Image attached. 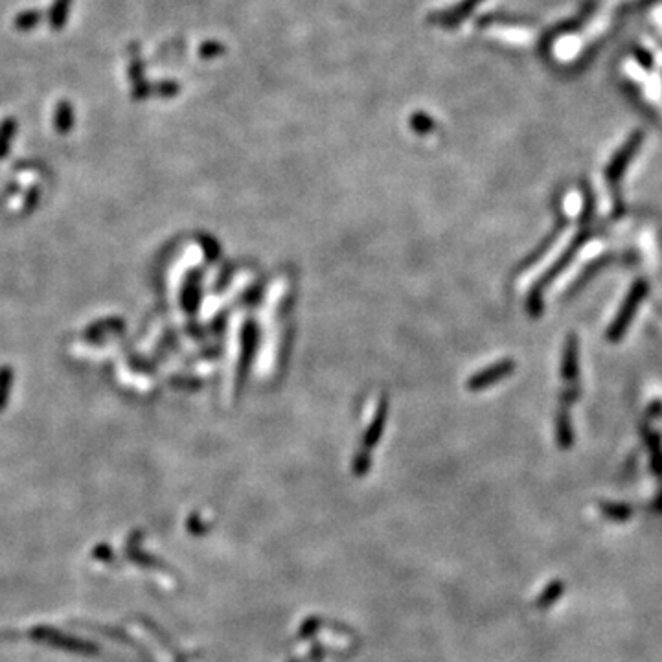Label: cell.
Here are the masks:
<instances>
[{
  "label": "cell",
  "mask_w": 662,
  "mask_h": 662,
  "mask_svg": "<svg viewBox=\"0 0 662 662\" xmlns=\"http://www.w3.org/2000/svg\"><path fill=\"white\" fill-rule=\"evenodd\" d=\"M155 90H157L158 94H162V96H173L179 92V85L173 83V81H162V83L157 85V89Z\"/></svg>",
  "instance_id": "8"
},
{
  "label": "cell",
  "mask_w": 662,
  "mask_h": 662,
  "mask_svg": "<svg viewBox=\"0 0 662 662\" xmlns=\"http://www.w3.org/2000/svg\"><path fill=\"white\" fill-rule=\"evenodd\" d=\"M131 52V59H129V79L133 81V96L136 100H144L149 92H151V87L144 78V63L140 59V54H138V45L133 43L129 46Z\"/></svg>",
  "instance_id": "3"
},
{
  "label": "cell",
  "mask_w": 662,
  "mask_h": 662,
  "mask_svg": "<svg viewBox=\"0 0 662 662\" xmlns=\"http://www.w3.org/2000/svg\"><path fill=\"white\" fill-rule=\"evenodd\" d=\"M640 144H642V133L637 131V133L623 144L622 149L612 157L611 164H609L606 169V180L607 184H609V190H611L615 215H622L623 212L622 199H620V180H622V175L623 171H626V168H628L631 157H634V153L639 151Z\"/></svg>",
  "instance_id": "1"
},
{
  "label": "cell",
  "mask_w": 662,
  "mask_h": 662,
  "mask_svg": "<svg viewBox=\"0 0 662 662\" xmlns=\"http://www.w3.org/2000/svg\"><path fill=\"white\" fill-rule=\"evenodd\" d=\"M645 292H648V284H645V280L634 281V286L631 287L628 298L623 300L622 309L618 311V314L615 317V320H612L611 328L607 330V339H609L611 343H618V341L622 339V335L629 328V322H631V319H633L634 313H637V308H639L640 302L644 300Z\"/></svg>",
  "instance_id": "2"
},
{
  "label": "cell",
  "mask_w": 662,
  "mask_h": 662,
  "mask_svg": "<svg viewBox=\"0 0 662 662\" xmlns=\"http://www.w3.org/2000/svg\"><path fill=\"white\" fill-rule=\"evenodd\" d=\"M72 107H70V103L68 101H61L59 105H57V111H56V125H57V129H61V131H67V129H70V125H72Z\"/></svg>",
  "instance_id": "7"
},
{
  "label": "cell",
  "mask_w": 662,
  "mask_h": 662,
  "mask_svg": "<svg viewBox=\"0 0 662 662\" xmlns=\"http://www.w3.org/2000/svg\"><path fill=\"white\" fill-rule=\"evenodd\" d=\"M563 377L568 383H578V339L570 335L563 355Z\"/></svg>",
  "instance_id": "4"
},
{
  "label": "cell",
  "mask_w": 662,
  "mask_h": 662,
  "mask_svg": "<svg viewBox=\"0 0 662 662\" xmlns=\"http://www.w3.org/2000/svg\"><path fill=\"white\" fill-rule=\"evenodd\" d=\"M43 21V12L41 10H26V12H21L13 21V26L19 30V32H30L34 30L37 24Z\"/></svg>",
  "instance_id": "6"
},
{
  "label": "cell",
  "mask_w": 662,
  "mask_h": 662,
  "mask_svg": "<svg viewBox=\"0 0 662 662\" xmlns=\"http://www.w3.org/2000/svg\"><path fill=\"white\" fill-rule=\"evenodd\" d=\"M221 52H223V46L215 45V43H208V45H204L201 48V56L212 57L215 56V54H221Z\"/></svg>",
  "instance_id": "9"
},
{
  "label": "cell",
  "mask_w": 662,
  "mask_h": 662,
  "mask_svg": "<svg viewBox=\"0 0 662 662\" xmlns=\"http://www.w3.org/2000/svg\"><path fill=\"white\" fill-rule=\"evenodd\" d=\"M70 4H72V0H54L50 13H48V21H50V26L56 32L65 28V24L68 21V13H70Z\"/></svg>",
  "instance_id": "5"
}]
</instances>
